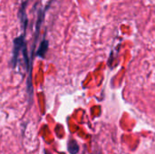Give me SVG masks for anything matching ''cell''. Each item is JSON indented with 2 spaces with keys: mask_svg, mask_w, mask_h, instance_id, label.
I'll list each match as a JSON object with an SVG mask.
<instances>
[{
  "mask_svg": "<svg viewBox=\"0 0 155 154\" xmlns=\"http://www.w3.org/2000/svg\"><path fill=\"white\" fill-rule=\"evenodd\" d=\"M25 45V34L20 35L19 37L15 38L14 41V51H13V57H12V63H13V66L15 67L16 65V62L18 59V54L20 52V50L22 49V47H24Z\"/></svg>",
  "mask_w": 155,
  "mask_h": 154,
  "instance_id": "cell-1",
  "label": "cell"
},
{
  "mask_svg": "<svg viewBox=\"0 0 155 154\" xmlns=\"http://www.w3.org/2000/svg\"><path fill=\"white\" fill-rule=\"evenodd\" d=\"M67 150H68L70 154H77L79 152L80 147H79V144L77 143L76 141L70 140L67 143Z\"/></svg>",
  "mask_w": 155,
  "mask_h": 154,
  "instance_id": "cell-2",
  "label": "cell"
},
{
  "mask_svg": "<svg viewBox=\"0 0 155 154\" xmlns=\"http://www.w3.org/2000/svg\"><path fill=\"white\" fill-rule=\"evenodd\" d=\"M47 49H48V41L43 40L42 43H41L40 45H39L38 50L36 51V55L39 56V57L44 58L45 55V53H46Z\"/></svg>",
  "mask_w": 155,
  "mask_h": 154,
  "instance_id": "cell-3",
  "label": "cell"
}]
</instances>
